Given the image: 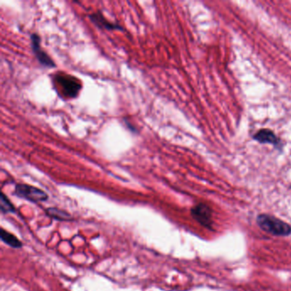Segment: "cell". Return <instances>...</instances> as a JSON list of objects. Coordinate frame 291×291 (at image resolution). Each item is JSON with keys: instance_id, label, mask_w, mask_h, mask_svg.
Returning a JSON list of instances; mask_svg holds the SVG:
<instances>
[{"instance_id": "obj_10", "label": "cell", "mask_w": 291, "mask_h": 291, "mask_svg": "<svg viewBox=\"0 0 291 291\" xmlns=\"http://www.w3.org/2000/svg\"><path fill=\"white\" fill-rule=\"evenodd\" d=\"M0 208L3 213H10L15 211V207L13 206V204L4 193L1 194L0 197Z\"/></svg>"}, {"instance_id": "obj_1", "label": "cell", "mask_w": 291, "mask_h": 291, "mask_svg": "<svg viewBox=\"0 0 291 291\" xmlns=\"http://www.w3.org/2000/svg\"><path fill=\"white\" fill-rule=\"evenodd\" d=\"M259 227L274 236L285 237L291 234V226L289 224L269 214H260L256 219Z\"/></svg>"}, {"instance_id": "obj_8", "label": "cell", "mask_w": 291, "mask_h": 291, "mask_svg": "<svg viewBox=\"0 0 291 291\" xmlns=\"http://www.w3.org/2000/svg\"><path fill=\"white\" fill-rule=\"evenodd\" d=\"M0 238L5 244H7L9 246L12 247V248H15V249H19L23 245L22 242L15 235L10 233L9 231H5L4 229H1Z\"/></svg>"}, {"instance_id": "obj_6", "label": "cell", "mask_w": 291, "mask_h": 291, "mask_svg": "<svg viewBox=\"0 0 291 291\" xmlns=\"http://www.w3.org/2000/svg\"><path fill=\"white\" fill-rule=\"evenodd\" d=\"M89 18L98 28L107 29V30H122L121 26L107 20L100 11L93 13L92 15H89Z\"/></svg>"}, {"instance_id": "obj_3", "label": "cell", "mask_w": 291, "mask_h": 291, "mask_svg": "<svg viewBox=\"0 0 291 291\" xmlns=\"http://www.w3.org/2000/svg\"><path fill=\"white\" fill-rule=\"evenodd\" d=\"M15 196H19L21 198L26 199L32 203H41V202L46 201L48 199V195L45 191L41 189L25 185V184H19L16 185L15 188Z\"/></svg>"}, {"instance_id": "obj_4", "label": "cell", "mask_w": 291, "mask_h": 291, "mask_svg": "<svg viewBox=\"0 0 291 291\" xmlns=\"http://www.w3.org/2000/svg\"><path fill=\"white\" fill-rule=\"evenodd\" d=\"M191 215L205 228H212V210L207 204H199L191 208Z\"/></svg>"}, {"instance_id": "obj_5", "label": "cell", "mask_w": 291, "mask_h": 291, "mask_svg": "<svg viewBox=\"0 0 291 291\" xmlns=\"http://www.w3.org/2000/svg\"><path fill=\"white\" fill-rule=\"evenodd\" d=\"M31 45H32V50H33L34 56L38 59L41 64L47 68H54L56 64L53 62L52 59L49 57L47 53L43 50L41 46V38L38 34L33 33L31 35Z\"/></svg>"}, {"instance_id": "obj_9", "label": "cell", "mask_w": 291, "mask_h": 291, "mask_svg": "<svg viewBox=\"0 0 291 291\" xmlns=\"http://www.w3.org/2000/svg\"><path fill=\"white\" fill-rule=\"evenodd\" d=\"M46 212H47L48 215L56 219V220H58V221H68L70 218L69 213H67L65 211L58 209V208H48Z\"/></svg>"}, {"instance_id": "obj_7", "label": "cell", "mask_w": 291, "mask_h": 291, "mask_svg": "<svg viewBox=\"0 0 291 291\" xmlns=\"http://www.w3.org/2000/svg\"><path fill=\"white\" fill-rule=\"evenodd\" d=\"M254 139L261 143H272L274 146H278L279 143V138H277V136L271 131L267 129L259 131L254 135Z\"/></svg>"}, {"instance_id": "obj_2", "label": "cell", "mask_w": 291, "mask_h": 291, "mask_svg": "<svg viewBox=\"0 0 291 291\" xmlns=\"http://www.w3.org/2000/svg\"><path fill=\"white\" fill-rule=\"evenodd\" d=\"M54 82L58 88V93L64 98H76L81 92V84L74 76L56 75V76H54Z\"/></svg>"}]
</instances>
